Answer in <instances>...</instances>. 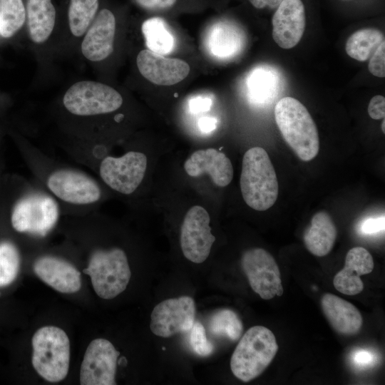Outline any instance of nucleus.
<instances>
[{
	"instance_id": "obj_25",
	"label": "nucleus",
	"mask_w": 385,
	"mask_h": 385,
	"mask_svg": "<svg viewBox=\"0 0 385 385\" xmlns=\"http://www.w3.org/2000/svg\"><path fill=\"white\" fill-rule=\"evenodd\" d=\"M141 30L146 46L151 51L165 55L174 50L175 39L163 18L153 16L146 19Z\"/></svg>"
},
{
	"instance_id": "obj_31",
	"label": "nucleus",
	"mask_w": 385,
	"mask_h": 385,
	"mask_svg": "<svg viewBox=\"0 0 385 385\" xmlns=\"http://www.w3.org/2000/svg\"><path fill=\"white\" fill-rule=\"evenodd\" d=\"M190 331V344L193 351L201 356L211 354L214 346L207 340L202 324L200 322H195Z\"/></svg>"
},
{
	"instance_id": "obj_39",
	"label": "nucleus",
	"mask_w": 385,
	"mask_h": 385,
	"mask_svg": "<svg viewBox=\"0 0 385 385\" xmlns=\"http://www.w3.org/2000/svg\"><path fill=\"white\" fill-rule=\"evenodd\" d=\"M250 3L256 9H263L266 6L276 8L282 0H248Z\"/></svg>"
},
{
	"instance_id": "obj_35",
	"label": "nucleus",
	"mask_w": 385,
	"mask_h": 385,
	"mask_svg": "<svg viewBox=\"0 0 385 385\" xmlns=\"http://www.w3.org/2000/svg\"><path fill=\"white\" fill-rule=\"evenodd\" d=\"M143 9L149 11H163L174 7L178 0H135Z\"/></svg>"
},
{
	"instance_id": "obj_17",
	"label": "nucleus",
	"mask_w": 385,
	"mask_h": 385,
	"mask_svg": "<svg viewBox=\"0 0 385 385\" xmlns=\"http://www.w3.org/2000/svg\"><path fill=\"white\" fill-rule=\"evenodd\" d=\"M115 32L114 14L109 9H101L82 41L83 55L91 61L106 59L113 51Z\"/></svg>"
},
{
	"instance_id": "obj_38",
	"label": "nucleus",
	"mask_w": 385,
	"mask_h": 385,
	"mask_svg": "<svg viewBox=\"0 0 385 385\" xmlns=\"http://www.w3.org/2000/svg\"><path fill=\"white\" fill-rule=\"evenodd\" d=\"M217 119L214 117L205 116L200 118L198 120V127L200 130L205 133L214 130L217 127Z\"/></svg>"
},
{
	"instance_id": "obj_13",
	"label": "nucleus",
	"mask_w": 385,
	"mask_h": 385,
	"mask_svg": "<svg viewBox=\"0 0 385 385\" xmlns=\"http://www.w3.org/2000/svg\"><path fill=\"white\" fill-rule=\"evenodd\" d=\"M120 353L105 339H96L88 346L80 369L82 385H115Z\"/></svg>"
},
{
	"instance_id": "obj_33",
	"label": "nucleus",
	"mask_w": 385,
	"mask_h": 385,
	"mask_svg": "<svg viewBox=\"0 0 385 385\" xmlns=\"http://www.w3.org/2000/svg\"><path fill=\"white\" fill-rule=\"evenodd\" d=\"M351 361L355 367L365 369L376 364L377 356L374 352L369 349H358L351 354Z\"/></svg>"
},
{
	"instance_id": "obj_28",
	"label": "nucleus",
	"mask_w": 385,
	"mask_h": 385,
	"mask_svg": "<svg viewBox=\"0 0 385 385\" xmlns=\"http://www.w3.org/2000/svg\"><path fill=\"white\" fill-rule=\"evenodd\" d=\"M21 262V251L11 239L0 240V287L12 283L18 275Z\"/></svg>"
},
{
	"instance_id": "obj_2",
	"label": "nucleus",
	"mask_w": 385,
	"mask_h": 385,
	"mask_svg": "<svg viewBox=\"0 0 385 385\" xmlns=\"http://www.w3.org/2000/svg\"><path fill=\"white\" fill-rule=\"evenodd\" d=\"M62 215L58 201L34 178L5 172L0 188V219L14 232L43 239Z\"/></svg>"
},
{
	"instance_id": "obj_36",
	"label": "nucleus",
	"mask_w": 385,
	"mask_h": 385,
	"mask_svg": "<svg viewBox=\"0 0 385 385\" xmlns=\"http://www.w3.org/2000/svg\"><path fill=\"white\" fill-rule=\"evenodd\" d=\"M368 113L374 120L384 118L385 98L381 95L374 96L369 103Z\"/></svg>"
},
{
	"instance_id": "obj_9",
	"label": "nucleus",
	"mask_w": 385,
	"mask_h": 385,
	"mask_svg": "<svg viewBox=\"0 0 385 385\" xmlns=\"http://www.w3.org/2000/svg\"><path fill=\"white\" fill-rule=\"evenodd\" d=\"M147 164V157L143 153L129 150L118 157L105 155L93 170L107 188L119 194L130 195L143 182Z\"/></svg>"
},
{
	"instance_id": "obj_20",
	"label": "nucleus",
	"mask_w": 385,
	"mask_h": 385,
	"mask_svg": "<svg viewBox=\"0 0 385 385\" xmlns=\"http://www.w3.org/2000/svg\"><path fill=\"white\" fill-rule=\"evenodd\" d=\"M210 53L220 59H230L240 53L245 45V36L234 23L222 20L210 28L206 41Z\"/></svg>"
},
{
	"instance_id": "obj_14",
	"label": "nucleus",
	"mask_w": 385,
	"mask_h": 385,
	"mask_svg": "<svg viewBox=\"0 0 385 385\" xmlns=\"http://www.w3.org/2000/svg\"><path fill=\"white\" fill-rule=\"evenodd\" d=\"M33 270L40 279L59 292L72 294L81 287L80 272L60 256L42 254L35 259Z\"/></svg>"
},
{
	"instance_id": "obj_10",
	"label": "nucleus",
	"mask_w": 385,
	"mask_h": 385,
	"mask_svg": "<svg viewBox=\"0 0 385 385\" xmlns=\"http://www.w3.org/2000/svg\"><path fill=\"white\" fill-rule=\"evenodd\" d=\"M242 270L251 288L263 299L282 296L284 292L280 272L274 257L262 248H252L244 252Z\"/></svg>"
},
{
	"instance_id": "obj_1",
	"label": "nucleus",
	"mask_w": 385,
	"mask_h": 385,
	"mask_svg": "<svg viewBox=\"0 0 385 385\" xmlns=\"http://www.w3.org/2000/svg\"><path fill=\"white\" fill-rule=\"evenodd\" d=\"M16 141L19 153L34 179L58 201L63 215L80 216L95 211L105 196L98 180L48 155L25 140Z\"/></svg>"
},
{
	"instance_id": "obj_12",
	"label": "nucleus",
	"mask_w": 385,
	"mask_h": 385,
	"mask_svg": "<svg viewBox=\"0 0 385 385\" xmlns=\"http://www.w3.org/2000/svg\"><path fill=\"white\" fill-rule=\"evenodd\" d=\"M195 317V303L192 297L170 298L153 308L150 327L155 335L167 338L190 331Z\"/></svg>"
},
{
	"instance_id": "obj_8",
	"label": "nucleus",
	"mask_w": 385,
	"mask_h": 385,
	"mask_svg": "<svg viewBox=\"0 0 385 385\" xmlns=\"http://www.w3.org/2000/svg\"><path fill=\"white\" fill-rule=\"evenodd\" d=\"M121 95L102 83L83 81L73 84L65 93L63 105L71 115L97 117L118 111L123 105Z\"/></svg>"
},
{
	"instance_id": "obj_21",
	"label": "nucleus",
	"mask_w": 385,
	"mask_h": 385,
	"mask_svg": "<svg viewBox=\"0 0 385 385\" xmlns=\"http://www.w3.org/2000/svg\"><path fill=\"white\" fill-rule=\"evenodd\" d=\"M323 312L333 329L342 334H354L361 327L363 319L358 309L348 301L333 294L321 299Z\"/></svg>"
},
{
	"instance_id": "obj_24",
	"label": "nucleus",
	"mask_w": 385,
	"mask_h": 385,
	"mask_svg": "<svg viewBox=\"0 0 385 385\" xmlns=\"http://www.w3.org/2000/svg\"><path fill=\"white\" fill-rule=\"evenodd\" d=\"M26 10L30 38L36 43L45 42L55 25L56 10L51 0H27Z\"/></svg>"
},
{
	"instance_id": "obj_11",
	"label": "nucleus",
	"mask_w": 385,
	"mask_h": 385,
	"mask_svg": "<svg viewBox=\"0 0 385 385\" xmlns=\"http://www.w3.org/2000/svg\"><path fill=\"white\" fill-rule=\"evenodd\" d=\"M210 217L200 205L192 206L187 212L180 229V247L188 260L202 263L208 257L215 237L211 232Z\"/></svg>"
},
{
	"instance_id": "obj_22",
	"label": "nucleus",
	"mask_w": 385,
	"mask_h": 385,
	"mask_svg": "<svg viewBox=\"0 0 385 385\" xmlns=\"http://www.w3.org/2000/svg\"><path fill=\"white\" fill-rule=\"evenodd\" d=\"M280 73L269 65L253 68L247 78V96L250 102L265 104L274 99L282 89Z\"/></svg>"
},
{
	"instance_id": "obj_5",
	"label": "nucleus",
	"mask_w": 385,
	"mask_h": 385,
	"mask_svg": "<svg viewBox=\"0 0 385 385\" xmlns=\"http://www.w3.org/2000/svg\"><path fill=\"white\" fill-rule=\"evenodd\" d=\"M83 272L90 276L96 294L104 299H113L122 293L131 277L127 255L118 247H93Z\"/></svg>"
},
{
	"instance_id": "obj_40",
	"label": "nucleus",
	"mask_w": 385,
	"mask_h": 385,
	"mask_svg": "<svg viewBox=\"0 0 385 385\" xmlns=\"http://www.w3.org/2000/svg\"><path fill=\"white\" fill-rule=\"evenodd\" d=\"M5 173V158H4V151H0V188L1 185V181L3 176Z\"/></svg>"
},
{
	"instance_id": "obj_42",
	"label": "nucleus",
	"mask_w": 385,
	"mask_h": 385,
	"mask_svg": "<svg viewBox=\"0 0 385 385\" xmlns=\"http://www.w3.org/2000/svg\"><path fill=\"white\" fill-rule=\"evenodd\" d=\"M1 150H2V148H1V145H0V151H1Z\"/></svg>"
},
{
	"instance_id": "obj_3",
	"label": "nucleus",
	"mask_w": 385,
	"mask_h": 385,
	"mask_svg": "<svg viewBox=\"0 0 385 385\" xmlns=\"http://www.w3.org/2000/svg\"><path fill=\"white\" fill-rule=\"evenodd\" d=\"M274 118L286 143L303 161L314 159L319 150L316 124L306 107L297 99L287 96L274 107Z\"/></svg>"
},
{
	"instance_id": "obj_30",
	"label": "nucleus",
	"mask_w": 385,
	"mask_h": 385,
	"mask_svg": "<svg viewBox=\"0 0 385 385\" xmlns=\"http://www.w3.org/2000/svg\"><path fill=\"white\" fill-rule=\"evenodd\" d=\"M26 18L22 0H0V35L10 38L24 25Z\"/></svg>"
},
{
	"instance_id": "obj_7",
	"label": "nucleus",
	"mask_w": 385,
	"mask_h": 385,
	"mask_svg": "<svg viewBox=\"0 0 385 385\" xmlns=\"http://www.w3.org/2000/svg\"><path fill=\"white\" fill-rule=\"evenodd\" d=\"M32 365L43 379L49 382L63 380L69 370L70 341L66 333L55 326H45L34 334Z\"/></svg>"
},
{
	"instance_id": "obj_41",
	"label": "nucleus",
	"mask_w": 385,
	"mask_h": 385,
	"mask_svg": "<svg viewBox=\"0 0 385 385\" xmlns=\"http://www.w3.org/2000/svg\"><path fill=\"white\" fill-rule=\"evenodd\" d=\"M384 125H385V120H384V118H383V122H382V124H381V130H382L384 133H385Z\"/></svg>"
},
{
	"instance_id": "obj_34",
	"label": "nucleus",
	"mask_w": 385,
	"mask_h": 385,
	"mask_svg": "<svg viewBox=\"0 0 385 385\" xmlns=\"http://www.w3.org/2000/svg\"><path fill=\"white\" fill-rule=\"evenodd\" d=\"M384 216L370 217L361 222L359 230L363 235H376L384 230Z\"/></svg>"
},
{
	"instance_id": "obj_16",
	"label": "nucleus",
	"mask_w": 385,
	"mask_h": 385,
	"mask_svg": "<svg viewBox=\"0 0 385 385\" xmlns=\"http://www.w3.org/2000/svg\"><path fill=\"white\" fill-rule=\"evenodd\" d=\"M141 75L151 83L160 86H171L185 79L190 73V66L185 61L144 49L136 58Z\"/></svg>"
},
{
	"instance_id": "obj_32",
	"label": "nucleus",
	"mask_w": 385,
	"mask_h": 385,
	"mask_svg": "<svg viewBox=\"0 0 385 385\" xmlns=\"http://www.w3.org/2000/svg\"><path fill=\"white\" fill-rule=\"evenodd\" d=\"M369 72L379 78L385 76V42L383 41L371 56L369 62Z\"/></svg>"
},
{
	"instance_id": "obj_6",
	"label": "nucleus",
	"mask_w": 385,
	"mask_h": 385,
	"mask_svg": "<svg viewBox=\"0 0 385 385\" xmlns=\"http://www.w3.org/2000/svg\"><path fill=\"white\" fill-rule=\"evenodd\" d=\"M278 348L270 329L260 325L250 328L240 339L231 356L232 374L244 382L255 379L270 365Z\"/></svg>"
},
{
	"instance_id": "obj_4",
	"label": "nucleus",
	"mask_w": 385,
	"mask_h": 385,
	"mask_svg": "<svg viewBox=\"0 0 385 385\" xmlns=\"http://www.w3.org/2000/svg\"><path fill=\"white\" fill-rule=\"evenodd\" d=\"M240 185L242 197L251 208L265 211L274 204L279 193L278 180L264 148L253 147L245 152Z\"/></svg>"
},
{
	"instance_id": "obj_15",
	"label": "nucleus",
	"mask_w": 385,
	"mask_h": 385,
	"mask_svg": "<svg viewBox=\"0 0 385 385\" xmlns=\"http://www.w3.org/2000/svg\"><path fill=\"white\" fill-rule=\"evenodd\" d=\"M272 38L285 49L301 40L306 24L305 9L301 0H282L272 16Z\"/></svg>"
},
{
	"instance_id": "obj_29",
	"label": "nucleus",
	"mask_w": 385,
	"mask_h": 385,
	"mask_svg": "<svg viewBox=\"0 0 385 385\" xmlns=\"http://www.w3.org/2000/svg\"><path fill=\"white\" fill-rule=\"evenodd\" d=\"M208 327L212 334L232 341L237 340L243 331V324L239 316L228 309L215 312L210 317Z\"/></svg>"
},
{
	"instance_id": "obj_27",
	"label": "nucleus",
	"mask_w": 385,
	"mask_h": 385,
	"mask_svg": "<svg viewBox=\"0 0 385 385\" xmlns=\"http://www.w3.org/2000/svg\"><path fill=\"white\" fill-rule=\"evenodd\" d=\"M98 0H71L68 24L75 36H81L92 23L98 9Z\"/></svg>"
},
{
	"instance_id": "obj_19",
	"label": "nucleus",
	"mask_w": 385,
	"mask_h": 385,
	"mask_svg": "<svg viewBox=\"0 0 385 385\" xmlns=\"http://www.w3.org/2000/svg\"><path fill=\"white\" fill-rule=\"evenodd\" d=\"M374 260L369 252L362 247H355L348 251L344 266L333 280L335 289L346 295H355L364 289L360 276L372 272Z\"/></svg>"
},
{
	"instance_id": "obj_37",
	"label": "nucleus",
	"mask_w": 385,
	"mask_h": 385,
	"mask_svg": "<svg viewBox=\"0 0 385 385\" xmlns=\"http://www.w3.org/2000/svg\"><path fill=\"white\" fill-rule=\"evenodd\" d=\"M212 100L207 97L197 96L189 102V108L192 113H199L210 110Z\"/></svg>"
},
{
	"instance_id": "obj_26",
	"label": "nucleus",
	"mask_w": 385,
	"mask_h": 385,
	"mask_svg": "<svg viewBox=\"0 0 385 385\" xmlns=\"http://www.w3.org/2000/svg\"><path fill=\"white\" fill-rule=\"evenodd\" d=\"M383 41L384 34L379 30L373 28L363 29L349 36L345 50L351 58L359 61H365Z\"/></svg>"
},
{
	"instance_id": "obj_18",
	"label": "nucleus",
	"mask_w": 385,
	"mask_h": 385,
	"mask_svg": "<svg viewBox=\"0 0 385 385\" xmlns=\"http://www.w3.org/2000/svg\"><path fill=\"white\" fill-rule=\"evenodd\" d=\"M184 169L191 177L207 173L219 187L228 185L233 178V167L225 153L215 148L195 151L185 160Z\"/></svg>"
},
{
	"instance_id": "obj_23",
	"label": "nucleus",
	"mask_w": 385,
	"mask_h": 385,
	"mask_svg": "<svg viewBox=\"0 0 385 385\" xmlns=\"http://www.w3.org/2000/svg\"><path fill=\"white\" fill-rule=\"evenodd\" d=\"M337 238V228L331 216L324 211L314 214L311 225L304 231L303 240L307 249L314 255L323 257L332 249Z\"/></svg>"
}]
</instances>
